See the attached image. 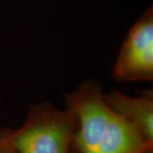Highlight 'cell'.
<instances>
[{
	"mask_svg": "<svg viewBox=\"0 0 153 153\" xmlns=\"http://www.w3.org/2000/svg\"><path fill=\"white\" fill-rule=\"evenodd\" d=\"M12 130L0 128V153H17L12 141Z\"/></svg>",
	"mask_w": 153,
	"mask_h": 153,
	"instance_id": "cell-5",
	"label": "cell"
},
{
	"mask_svg": "<svg viewBox=\"0 0 153 153\" xmlns=\"http://www.w3.org/2000/svg\"><path fill=\"white\" fill-rule=\"evenodd\" d=\"M112 76L120 82L153 80V8L129 29L112 66Z\"/></svg>",
	"mask_w": 153,
	"mask_h": 153,
	"instance_id": "cell-3",
	"label": "cell"
},
{
	"mask_svg": "<svg viewBox=\"0 0 153 153\" xmlns=\"http://www.w3.org/2000/svg\"><path fill=\"white\" fill-rule=\"evenodd\" d=\"M143 153H153V148H151V149H148L147 151H146L145 152Z\"/></svg>",
	"mask_w": 153,
	"mask_h": 153,
	"instance_id": "cell-6",
	"label": "cell"
},
{
	"mask_svg": "<svg viewBox=\"0 0 153 153\" xmlns=\"http://www.w3.org/2000/svg\"><path fill=\"white\" fill-rule=\"evenodd\" d=\"M105 103L148 142L153 143V93L144 91L138 96H129L117 90L104 94Z\"/></svg>",
	"mask_w": 153,
	"mask_h": 153,
	"instance_id": "cell-4",
	"label": "cell"
},
{
	"mask_svg": "<svg viewBox=\"0 0 153 153\" xmlns=\"http://www.w3.org/2000/svg\"><path fill=\"white\" fill-rule=\"evenodd\" d=\"M66 109L76 121L72 152L143 153L153 148L137 129L105 103L101 85L86 80L66 94Z\"/></svg>",
	"mask_w": 153,
	"mask_h": 153,
	"instance_id": "cell-1",
	"label": "cell"
},
{
	"mask_svg": "<svg viewBox=\"0 0 153 153\" xmlns=\"http://www.w3.org/2000/svg\"><path fill=\"white\" fill-rule=\"evenodd\" d=\"M76 121L69 110L49 102L32 105L19 128L12 130L17 153H71Z\"/></svg>",
	"mask_w": 153,
	"mask_h": 153,
	"instance_id": "cell-2",
	"label": "cell"
}]
</instances>
